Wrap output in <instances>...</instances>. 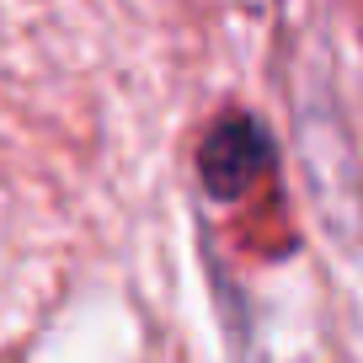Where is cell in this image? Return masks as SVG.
Returning a JSON list of instances; mask_svg holds the SVG:
<instances>
[{"label": "cell", "instance_id": "cell-1", "mask_svg": "<svg viewBox=\"0 0 363 363\" xmlns=\"http://www.w3.org/2000/svg\"><path fill=\"white\" fill-rule=\"evenodd\" d=\"M272 166V139L262 134L257 118L235 113L225 123H214L198 145V177L214 198H240L262 182V171Z\"/></svg>", "mask_w": 363, "mask_h": 363}]
</instances>
